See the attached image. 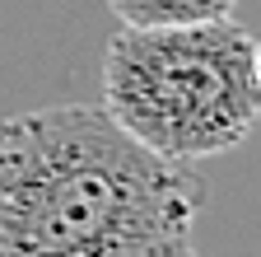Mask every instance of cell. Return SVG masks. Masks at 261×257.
<instances>
[{
    "label": "cell",
    "mask_w": 261,
    "mask_h": 257,
    "mask_svg": "<svg viewBox=\"0 0 261 257\" xmlns=\"http://www.w3.org/2000/svg\"><path fill=\"white\" fill-rule=\"evenodd\" d=\"M205 178L89 103L0 117V257H163L191 239Z\"/></svg>",
    "instance_id": "cell-1"
},
{
    "label": "cell",
    "mask_w": 261,
    "mask_h": 257,
    "mask_svg": "<svg viewBox=\"0 0 261 257\" xmlns=\"http://www.w3.org/2000/svg\"><path fill=\"white\" fill-rule=\"evenodd\" d=\"M103 108L163 159L196 164L243 145L261 117V47L233 19L130 28L103 56Z\"/></svg>",
    "instance_id": "cell-2"
},
{
    "label": "cell",
    "mask_w": 261,
    "mask_h": 257,
    "mask_svg": "<svg viewBox=\"0 0 261 257\" xmlns=\"http://www.w3.org/2000/svg\"><path fill=\"white\" fill-rule=\"evenodd\" d=\"M238 0H108V10L130 28H173V24H210L228 19Z\"/></svg>",
    "instance_id": "cell-3"
},
{
    "label": "cell",
    "mask_w": 261,
    "mask_h": 257,
    "mask_svg": "<svg viewBox=\"0 0 261 257\" xmlns=\"http://www.w3.org/2000/svg\"><path fill=\"white\" fill-rule=\"evenodd\" d=\"M163 257H196V248H191V239H187V243H177V248H168V252H163Z\"/></svg>",
    "instance_id": "cell-4"
}]
</instances>
